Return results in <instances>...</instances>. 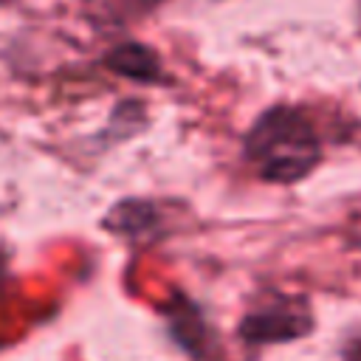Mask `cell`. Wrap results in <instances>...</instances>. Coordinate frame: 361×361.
Instances as JSON below:
<instances>
[{"label":"cell","mask_w":361,"mask_h":361,"mask_svg":"<svg viewBox=\"0 0 361 361\" xmlns=\"http://www.w3.org/2000/svg\"><path fill=\"white\" fill-rule=\"evenodd\" d=\"M344 361H361V341L344 350Z\"/></svg>","instance_id":"obj_4"},{"label":"cell","mask_w":361,"mask_h":361,"mask_svg":"<svg viewBox=\"0 0 361 361\" xmlns=\"http://www.w3.org/2000/svg\"><path fill=\"white\" fill-rule=\"evenodd\" d=\"M245 164L268 183H296L322 161V141L302 107L271 104L243 135Z\"/></svg>","instance_id":"obj_1"},{"label":"cell","mask_w":361,"mask_h":361,"mask_svg":"<svg viewBox=\"0 0 361 361\" xmlns=\"http://www.w3.org/2000/svg\"><path fill=\"white\" fill-rule=\"evenodd\" d=\"M104 65L133 82H158L161 79V56L144 42H121L104 54Z\"/></svg>","instance_id":"obj_3"},{"label":"cell","mask_w":361,"mask_h":361,"mask_svg":"<svg viewBox=\"0 0 361 361\" xmlns=\"http://www.w3.org/2000/svg\"><path fill=\"white\" fill-rule=\"evenodd\" d=\"M313 330V313L302 296L271 290L240 319V338L248 344H279Z\"/></svg>","instance_id":"obj_2"}]
</instances>
